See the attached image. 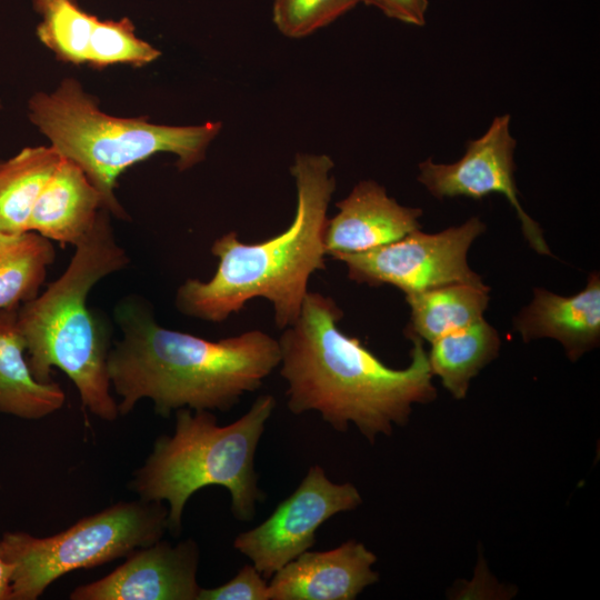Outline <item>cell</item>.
Listing matches in <instances>:
<instances>
[{
    "instance_id": "cell-1",
    "label": "cell",
    "mask_w": 600,
    "mask_h": 600,
    "mask_svg": "<svg viewBox=\"0 0 600 600\" xmlns=\"http://www.w3.org/2000/svg\"><path fill=\"white\" fill-rule=\"evenodd\" d=\"M337 302L309 291L300 316L278 339L280 376L287 382V406L293 414L319 412L334 430L353 423L374 443L408 422L416 403L436 399L423 340L413 343L410 364L393 369L361 341L339 328Z\"/></svg>"
},
{
    "instance_id": "cell-2",
    "label": "cell",
    "mask_w": 600,
    "mask_h": 600,
    "mask_svg": "<svg viewBox=\"0 0 600 600\" xmlns=\"http://www.w3.org/2000/svg\"><path fill=\"white\" fill-rule=\"evenodd\" d=\"M121 339L108 357L120 416L148 399L163 418L179 409L228 411L280 363L278 339L261 330L217 341L161 326L151 304L130 294L114 307Z\"/></svg>"
},
{
    "instance_id": "cell-3",
    "label": "cell",
    "mask_w": 600,
    "mask_h": 600,
    "mask_svg": "<svg viewBox=\"0 0 600 600\" xmlns=\"http://www.w3.org/2000/svg\"><path fill=\"white\" fill-rule=\"evenodd\" d=\"M334 167L326 154L298 153L290 172L296 181L297 207L292 223L281 233L244 243L236 231L217 238L213 276L187 279L177 289V310L193 319L222 322L254 298L273 308L277 328L296 322L309 292L310 277L326 269L324 230L336 189Z\"/></svg>"
},
{
    "instance_id": "cell-4",
    "label": "cell",
    "mask_w": 600,
    "mask_h": 600,
    "mask_svg": "<svg viewBox=\"0 0 600 600\" xmlns=\"http://www.w3.org/2000/svg\"><path fill=\"white\" fill-rule=\"evenodd\" d=\"M110 217L101 209L62 274L18 308V327L34 379L50 382L52 369H60L77 388L82 407L103 421L120 417L108 373L112 343L109 330L88 307V296L100 280L130 263Z\"/></svg>"
},
{
    "instance_id": "cell-5",
    "label": "cell",
    "mask_w": 600,
    "mask_h": 600,
    "mask_svg": "<svg viewBox=\"0 0 600 600\" xmlns=\"http://www.w3.org/2000/svg\"><path fill=\"white\" fill-rule=\"evenodd\" d=\"M276 404L273 396H259L243 416L226 426H219L211 411L177 410L173 433L157 438L144 463L132 473L129 490L146 501L168 502V530L174 536L181 531L188 500L208 486L227 489L233 516L250 521L263 499L256 451Z\"/></svg>"
},
{
    "instance_id": "cell-6",
    "label": "cell",
    "mask_w": 600,
    "mask_h": 600,
    "mask_svg": "<svg viewBox=\"0 0 600 600\" xmlns=\"http://www.w3.org/2000/svg\"><path fill=\"white\" fill-rule=\"evenodd\" d=\"M29 119L64 158L78 164L102 197L103 208L120 220L129 216L114 196L118 177L158 152L177 156L179 171L206 158L221 122L166 126L146 118H118L102 112L80 83L64 79L51 93L29 100Z\"/></svg>"
},
{
    "instance_id": "cell-7",
    "label": "cell",
    "mask_w": 600,
    "mask_h": 600,
    "mask_svg": "<svg viewBox=\"0 0 600 600\" xmlns=\"http://www.w3.org/2000/svg\"><path fill=\"white\" fill-rule=\"evenodd\" d=\"M167 530L168 508L139 499L112 504L44 538L4 532L0 553L11 571V600H36L63 574L126 558Z\"/></svg>"
},
{
    "instance_id": "cell-8",
    "label": "cell",
    "mask_w": 600,
    "mask_h": 600,
    "mask_svg": "<svg viewBox=\"0 0 600 600\" xmlns=\"http://www.w3.org/2000/svg\"><path fill=\"white\" fill-rule=\"evenodd\" d=\"M484 230L486 224L472 217L437 233L418 229L378 248L333 259L344 263L350 280L371 287L393 286L404 294L451 283L486 287L467 259L471 244Z\"/></svg>"
},
{
    "instance_id": "cell-9",
    "label": "cell",
    "mask_w": 600,
    "mask_h": 600,
    "mask_svg": "<svg viewBox=\"0 0 600 600\" xmlns=\"http://www.w3.org/2000/svg\"><path fill=\"white\" fill-rule=\"evenodd\" d=\"M361 502V494L352 483H334L314 464L269 518L236 537L233 547L269 579L314 546L321 524L339 512L356 509Z\"/></svg>"
},
{
    "instance_id": "cell-10",
    "label": "cell",
    "mask_w": 600,
    "mask_h": 600,
    "mask_svg": "<svg viewBox=\"0 0 600 600\" xmlns=\"http://www.w3.org/2000/svg\"><path fill=\"white\" fill-rule=\"evenodd\" d=\"M509 124V114L494 118L486 133L469 141L466 153L453 163H434L431 158L424 160L419 164L418 181L438 199L468 197L479 200L491 193L503 194L516 210L530 247L539 254L550 256L541 228L527 214L518 198L513 162L517 142Z\"/></svg>"
},
{
    "instance_id": "cell-11",
    "label": "cell",
    "mask_w": 600,
    "mask_h": 600,
    "mask_svg": "<svg viewBox=\"0 0 600 600\" xmlns=\"http://www.w3.org/2000/svg\"><path fill=\"white\" fill-rule=\"evenodd\" d=\"M200 552L192 539L141 547L109 574L72 590L71 600H197Z\"/></svg>"
},
{
    "instance_id": "cell-12",
    "label": "cell",
    "mask_w": 600,
    "mask_h": 600,
    "mask_svg": "<svg viewBox=\"0 0 600 600\" xmlns=\"http://www.w3.org/2000/svg\"><path fill=\"white\" fill-rule=\"evenodd\" d=\"M376 561L356 540L331 550H308L270 578V600H353L379 580Z\"/></svg>"
},
{
    "instance_id": "cell-13",
    "label": "cell",
    "mask_w": 600,
    "mask_h": 600,
    "mask_svg": "<svg viewBox=\"0 0 600 600\" xmlns=\"http://www.w3.org/2000/svg\"><path fill=\"white\" fill-rule=\"evenodd\" d=\"M336 206L338 213L328 219L323 238L332 258L378 248L421 228L422 210L401 206L373 180L357 183Z\"/></svg>"
},
{
    "instance_id": "cell-14",
    "label": "cell",
    "mask_w": 600,
    "mask_h": 600,
    "mask_svg": "<svg viewBox=\"0 0 600 600\" xmlns=\"http://www.w3.org/2000/svg\"><path fill=\"white\" fill-rule=\"evenodd\" d=\"M513 329L524 342L539 338L559 341L567 357L577 361L600 342V274L588 276L586 287L563 297L534 288L531 302L513 319Z\"/></svg>"
},
{
    "instance_id": "cell-15",
    "label": "cell",
    "mask_w": 600,
    "mask_h": 600,
    "mask_svg": "<svg viewBox=\"0 0 600 600\" xmlns=\"http://www.w3.org/2000/svg\"><path fill=\"white\" fill-rule=\"evenodd\" d=\"M101 209L100 192L78 164L62 157L32 209L28 231L76 247L90 233Z\"/></svg>"
},
{
    "instance_id": "cell-16",
    "label": "cell",
    "mask_w": 600,
    "mask_h": 600,
    "mask_svg": "<svg viewBox=\"0 0 600 600\" xmlns=\"http://www.w3.org/2000/svg\"><path fill=\"white\" fill-rule=\"evenodd\" d=\"M18 308L0 309V413L40 420L63 407L66 393L53 380L42 383L32 376Z\"/></svg>"
},
{
    "instance_id": "cell-17",
    "label": "cell",
    "mask_w": 600,
    "mask_h": 600,
    "mask_svg": "<svg viewBox=\"0 0 600 600\" xmlns=\"http://www.w3.org/2000/svg\"><path fill=\"white\" fill-rule=\"evenodd\" d=\"M490 288L451 283L406 294L410 322L406 337H419L430 343L483 318Z\"/></svg>"
},
{
    "instance_id": "cell-18",
    "label": "cell",
    "mask_w": 600,
    "mask_h": 600,
    "mask_svg": "<svg viewBox=\"0 0 600 600\" xmlns=\"http://www.w3.org/2000/svg\"><path fill=\"white\" fill-rule=\"evenodd\" d=\"M62 156L52 147H27L0 162V231H28L32 209Z\"/></svg>"
},
{
    "instance_id": "cell-19",
    "label": "cell",
    "mask_w": 600,
    "mask_h": 600,
    "mask_svg": "<svg viewBox=\"0 0 600 600\" xmlns=\"http://www.w3.org/2000/svg\"><path fill=\"white\" fill-rule=\"evenodd\" d=\"M498 331L483 318L431 342L428 361L432 376L456 399H463L470 381L499 354Z\"/></svg>"
},
{
    "instance_id": "cell-20",
    "label": "cell",
    "mask_w": 600,
    "mask_h": 600,
    "mask_svg": "<svg viewBox=\"0 0 600 600\" xmlns=\"http://www.w3.org/2000/svg\"><path fill=\"white\" fill-rule=\"evenodd\" d=\"M52 241L33 231H0V309L18 308L36 298L53 263Z\"/></svg>"
},
{
    "instance_id": "cell-21",
    "label": "cell",
    "mask_w": 600,
    "mask_h": 600,
    "mask_svg": "<svg viewBox=\"0 0 600 600\" xmlns=\"http://www.w3.org/2000/svg\"><path fill=\"white\" fill-rule=\"evenodd\" d=\"M37 12L42 16L37 28L40 41L59 60L73 64L87 63L90 38L98 18L71 0H52Z\"/></svg>"
},
{
    "instance_id": "cell-22",
    "label": "cell",
    "mask_w": 600,
    "mask_h": 600,
    "mask_svg": "<svg viewBox=\"0 0 600 600\" xmlns=\"http://www.w3.org/2000/svg\"><path fill=\"white\" fill-rule=\"evenodd\" d=\"M159 56L158 49L134 34V26L129 18L118 21L97 19L90 38L87 63L98 69L116 63L142 67Z\"/></svg>"
},
{
    "instance_id": "cell-23",
    "label": "cell",
    "mask_w": 600,
    "mask_h": 600,
    "mask_svg": "<svg viewBox=\"0 0 600 600\" xmlns=\"http://www.w3.org/2000/svg\"><path fill=\"white\" fill-rule=\"evenodd\" d=\"M360 0H273L272 20L289 38H302L333 22Z\"/></svg>"
},
{
    "instance_id": "cell-24",
    "label": "cell",
    "mask_w": 600,
    "mask_h": 600,
    "mask_svg": "<svg viewBox=\"0 0 600 600\" xmlns=\"http://www.w3.org/2000/svg\"><path fill=\"white\" fill-rule=\"evenodd\" d=\"M197 600H270V597L267 579L251 563L223 584L201 588Z\"/></svg>"
},
{
    "instance_id": "cell-25",
    "label": "cell",
    "mask_w": 600,
    "mask_h": 600,
    "mask_svg": "<svg viewBox=\"0 0 600 600\" xmlns=\"http://www.w3.org/2000/svg\"><path fill=\"white\" fill-rule=\"evenodd\" d=\"M380 9L387 17L404 23L422 26L426 22L428 0H360Z\"/></svg>"
},
{
    "instance_id": "cell-26",
    "label": "cell",
    "mask_w": 600,
    "mask_h": 600,
    "mask_svg": "<svg viewBox=\"0 0 600 600\" xmlns=\"http://www.w3.org/2000/svg\"><path fill=\"white\" fill-rule=\"evenodd\" d=\"M0 600H11V571L0 553Z\"/></svg>"
},
{
    "instance_id": "cell-27",
    "label": "cell",
    "mask_w": 600,
    "mask_h": 600,
    "mask_svg": "<svg viewBox=\"0 0 600 600\" xmlns=\"http://www.w3.org/2000/svg\"><path fill=\"white\" fill-rule=\"evenodd\" d=\"M50 1H52V0H32L33 9L36 11H38L39 9H41L44 4H47ZM71 1L77 2V0H71Z\"/></svg>"
},
{
    "instance_id": "cell-28",
    "label": "cell",
    "mask_w": 600,
    "mask_h": 600,
    "mask_svg": "<svg viewBox=\"0 0 600 600\" xmlns=\"http://www.w3.org/2000/svg\"><path fill=\"white\" fill-rule=\"evenodd\" d=\"M0 109H1V101H0Z\"/></svg>"
}]
</instances>
